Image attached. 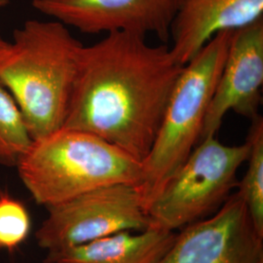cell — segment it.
<instances>
[{
    "label": "cell",
    "mask_w": 263,
    "mask_h": 263,
    "mask_svg": "<svg viewBox=\"0 0 263 263\" xmlns=\"http://www.w3.org/2000/svg\"><path fill=\"white\" fill-rule=\"evenodd\" d=\"M182 67L167 45L106 33L80 52L64 127L96 135L142 163Z\"/></svg>",
    "instance_id": "1"
},
{
    "label": "cell",
    "mask_w": 263,
    "mask_h": 263,
    "mask_svg": "<svg viewBox=\"0 0 263 263\" xmlns=\"http://www.w3.org/2000/svg\"><path fill=\"white\" fill-rule=\"evenodd\" d=\"M83 44L61 22L28 20L0 58V82L33 140L64 127Z\"/></svg>",
    "instance_id": "2"
},
{
    "label": "cell",
    "mask_w": 263,
    "mask_h": 263,
    "mask_svg": "<svg viewBox=\"0 0 263 263\" xmlns=\"http://www.w3.org/2000/svg\"><path fill=\"white\" fill-rule=\"evenodd\" d=\"M16 168L46 209L98 188L139 185L142 178L141 161L96 135L65 127L33 140Z\"/></svg>",
    "instance_id": "3"
},
{
    "label": "cell",
    "mask_w": 263,
    "mask_h": 263,
    "mask_svg": "<svg viewBox=\"0 0 263 263\" xmlns=\"http://www.w3.org/2000/svg\"><path fill=\"white\" fill-rule=\"evenodd\" d=\"M233 31L216 33L182 67L151 151L142 161L138 186L145 211L200 141Z\"/></svg>",
    "instance_id": "4"
},
{
    "label": "cell",
    "mask_w": 263,
    "mask_h": 263,
    "mask_svg": "<svg viewBox=\"0 0 263 263\" xmlns=\"http://www.w3.org/2000/svg\"><path fill=\"white\" fill-rule=\"evenodd\" d=\"M249 149L247 141L226 145L216 136L199 141L146 209L149 226L175 231L214 215L237 186Z\"/></svg>",
    "instance_id": "5"
},
{
    "label": "cell",
    "mask_w": 263,
    "mask_h": 263,
    "mask_svg": "<svg viewBox=\"0 0 263 263\" xmlns=\"http://www.w3.org/2000/svg\"><path fill=\"white\" fill-rule=\"evenodd\" d=\"M47 211V218L35 233L38 246L47 252L86 244L120 231H142L149 227L138 184L98 188Z\"/></svg>",
    "instance_id": "6"
},
{
    "label": "cell",
    "mask_w": 263,
    "mask_h": 263,
    "mask_svg": "<svg viewBox=\"0 0 263 263\" xmlns=\"http://www.w3.org/2000/svg\"><path fill=\"white\" fill-rule=\"evenodd\" d=\"M262 262L263 237L236 192L214 215L183 227L158 263Z\"/></svg>",
    "instance_id": "7"
},
{
    "label": "cell",
    "mask_w": 263,
    "mask_h": 263,
    "mask_svg": "<svg viewBox=\"0 0 263 263\" xmlns=\"http://www.w3.org/2000/svg\"><path fill=\"white\" fill-rule=\"evenodd\" d=\"M180 0H32L34 9L89 34L127 31L167 42Z\"/></svg>",
    "instance_id": "8"
},
{
    "label": "cell",
    "mask_w": 263,
    "mask_h": 263,
    "mask_svg": "<svg viewBox=\"0 0 263 263\" xmlns=\"http://www.w3.org/2000/svg\"><path fill=\"white\" fill-rule=\"evenodd\" d=\"M263 85V19L234 30L209 105L200 141L215 137L228 111L249 119L259 115Z\"/></svg>",
    "instance_id": "9"
},
{
    "label": "cell",
    "mask_w": 263,
    "mask_h": 263,
    "mask_svg": "<svg viewBox=\"0 0 263 263\" xmlns=\"http://www.w3.org/2000/svg\"><path fill=\"white\" fill-rule=\"evenodd\" d=\"M261 19L263 0H180L170 29V49L179 65L185 66L216 33Z\"/></svg>",
    "instance_id": "10"
},
{
    "label": "cell",
    "mask_w": 263,
    "mask_h": 263,
    "mask_svg": "<svg viewBox=\"0 0 263 263\" xmlns=\"http://www.w3.org/2000/svg\"><path fill=\"white\" fill-rule=\"evenodd\" d=\"M177 233L149 226L133 234L125 230L86 244L47 252L44 263H158Z\"/></svg>",
    "instance_id": "11"
},
{
    "label": "cell",
    "mask_w": 263,
    "mask_h": 263,
    "mask_svg": "<svg viewBox=\"0 0 263 263\" xmlns=\"http://www.w3.org/2000/svg\"><path fill=\"white\" fill-rule=\"evenodd\" d=\"M249 143L248 169L238 182V193L243 198L257 232L263 237V119L257 115L252 119L247 138Z\"/></svg>",
    "instance_id": "12"
},
{
    "label": "cell",
    "mask_w": 263,
    "mask_h": 263,
    "mask_svg": "<svg viewBox=\"0 0 263 263\" xmlns=\"http://www.w3.org/2000/svg\"><path fill=\"white\" fill-rule=\"evenodd\" d=\"M31 142L19 105L0 82V164L16 167Z\"/></svg>",
    "instance_id": "13"
},
{
    "label": "cell",
    "mask_w": 263,
    "mask_h": 263,
    "mask_svg": "<svg viewBox=\"0 0 263 263\" xmlns=\"http://www.w3.org/2000/svg\"><path fill=\"white\" fill-rule=\"evenodd\" d=\"M28 210L9 194L0 195V251H14L30 232Z\"/></svg>",
    "instance_id": "14"
},
{
    "label": "cell",
    "mask_w": 263,
    "mask_h": 263,
    "mask_svg": "<svg viewBox=\"0 0 263 263\" xmlns=\"http://www.w3.org/2000/svg\"><path fill=\"white\" fill-rule=\"evenodd\" d=\"M8 47H9V42L5 41L3 38L0 36V58L5 54Z\"/></svg>",
    "instance_id": "15"
},
{
    "label": "cell",
    "mask_w": 263,
    "mask_h": 263,
    "mask_svg": "<svg viewBox=\"0 0 263 263\" xmlns=\"http://www.w3.org/2000/svg\"><path fill=\"white\" fill-rule=\"evenodd\" d=\"M10 0H0V8L5 7L7 4H9Z\"/></svg>",
    "instance_id": "16"
},
{
    "label": "cell",
    "mask_w": 263,
    "mask_h": 263,
    "mask_svg": "<svg viewBox=\"0 0 263 263\" xmlns=\"http://www.w3.org/2000/svg\"><path fill=\"white\" fill-rule=\"evenodd\" d=\"M263 263V262H262Z\"/></svg>",
    "instance_id": "17"
}]
</instances>
